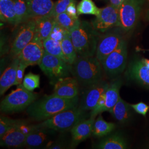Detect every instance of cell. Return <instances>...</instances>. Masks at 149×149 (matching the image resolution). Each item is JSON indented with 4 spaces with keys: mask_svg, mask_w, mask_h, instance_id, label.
<instances>
[{
    "mask_svg": "<svg viewBox=\"0 0 149 149\" xmlns=\"http://www.w3.org/2000/svg\"><path fill=\"white\" fill-rule=\"evenodd\" d=\"M79 106V96L66 98L52 94L37 100L27 108V113L36 121H44L60 112Z\"/></svg>",
    "mask_w": 149,
    "mask_h": 149,
    "instance_id": "cell-1",
    "label": "cell"
},
{
    "mask_svg": "<svg viewBox=\"0 0 149 149\" xmlns=\"http://www.w3.org/2000/svg\"><path fill=\"white\" fill-rule=\"evenodd\" d=\"M69 33L78 56H92L96 55L101 36L91 23L80 20Z\"/></svg>",
    "mask_w": 149,
    "mask_h": 149,
    "instance_id": "cell-2",
    "label": "cell"
},
{
    "mask_svg": "<svg viewBox=\"0 0 149 149\" xmlns=\"http://www.w3.org/2000/svg\"><path fill=\"white\" fill-rule=\"evenodd\" d=\"M102 68L96 56H77L71 65V72L80 86L86 87L102 80Z\"/></svg>",
    "mask_w": 149,
    "mask_h": 149,
    "instance_id": "cell-3",
    "label": "cell"
},
{
    "mask_svg": "<svg viewBox=\"0 0 149 149\" xmlns=\"http://www.w3.org/2000/svg\"><path fill=\"white\" fill-rule=\"evenodd\" d=\"M86 112L77 107L60 112L38 125L40 127L53 129L58 132L71 130L78 123L87 119L88 114Z\"/></svg>",
    "mask_w": 149,
    "mask_h": 149,
    "instance_id": "cell-4",
    "label": "cell"
},
{
    "mask_svg": "<svg viewBox=\"0 0 149 149\" xmlns=\"http://www.w3.org/2000/svg\"><path fill=\"white\" fill-rule=\"evenodd\" d=\"M37 93L27 90L21 84L1 101V112L4 113L21 112L37 100Z\"/></svg>",
    "mask_w": 149,
    "mask_h": 149,
    "instance_id": "cell-5",
    "label": "cell"
},
{
    "mask_svg": "<svg viewBox=\"0 0 149 149\" xmlns=\"http://www.w3.org/2000/svg\"><path fill=\"white\" fill-rule=\"evenodd\" d=\"M39 66L54 85L60 79L68 76L71 72L70 65L45 50Z\"/></svg>",
    "mask_w": 149,
    "mask_h": 149,
    "instance_id": "cell-6",
    "label": "cell"
},
{
    "mask_svg": "<svg viewBox=\"0 0 149 149\" xmlns=\"http://www.w3.org/2000/svg\"><path fill=\"white\" fill-rule=\"evenodd\" d=\"M127 45L123 40L118 48L101 62L103 69L109 77L122 74L125 69L127 61Z\"/></svg>",
    "mask_w": 149,
    "mask_h": 149,
    "instance_id": "cell-7",
    "label": "cell"
},
{
    "mask_svg": "<svg viewBox=\"0 0 149 149\" xmlns=\"http://www.w3.org/2000/svg\"><path fill=\"white\" fill-rule=\"evenodd\" d=\"M37 124L30 125L20 120L1 138V146L7 148H18L24 146L27 135L37 129Z\"/></svg>",
    "mask_w": 149,
    "mask_h": 149,
    "instance_id": "cell-8",
    "label": "cell"
},
{
    "mask_svg": "<svg viewBox=\"0 0 149 149\" xmlns=\"http://www.w3.org/2000/svg\"><path fill=\"white\" fill-rule=\"evenodd\" d=\"M145 0H124L119 8V26L124 31L133 29L138 19Z\"/></svg>",
    "mask_w": 149,
    "mask_h": 149,
    "instance_id": "cell-9",
    "label": "cell"
},
{
    "mask_svg": "<svg viewBox=\"0 0 149 149\" xmlns=\"http://www.w3.org/2000/svg\"><path fill=\"white\" fill-rule=\"evenodd\" d=\"M37 125V128L27 135L24 146L28 149H48L53 143L57 132Z\"/></svg>",
    "mask_w": 149,
    "mask_h": 149,
    "instance_id": "cell-10",
    "label": "cell"
},
{
    "mask_svg": "<svg viewBox=\"0 0 149 149\" xmlns=\"http://www.w3.org/2000/svg\"><path fill=\"white\" fill-rule=\"evenodd\" d=\"M119 8L112 4L100 8L99 15L91 22L95 29L98 32H105L113 27H119Z\"/></svg>",
    "mask_w": 149,
    "mask_h": 149,
    "instance_id": "cell-11",
    "label": "cell"
},
{
    "mask_svg": "<svg viewBox=\"0 0 149 149\" xmlns=\"http://www.w3.org/2000/svg\"><path fill=\"white\" fill-rule=\"evenodd\" d=\"M35 34V19H29L23 23L11 46V54L13 58L21 53L22 50L32 41Z\"/></svg>",
    "mask_w": 149,
    "mask_h": 149,
    "instance_id": "cell-12",
    "label": "cell"
},
{
    "mask_svg": "<svg viewBox=\"0 0 149 149\" xmlns=\"http://www.w3.org/2000/svg\"><path fill=\"white\" fill-rule=\"evenodd\" d=\"M109 85V83L102 80L85 87L79 107L85 111L93 110Z\"/></svg>",
    "mask_w": 149,
    "mask_h": 149,
    "instance_id": "cell-13",
    "label": "cell"
},
{
    "mask_svg": "<svg viewBox=\"0 0 149 149\" xmlns=\"http://www.w3.org/2000/svg\"><path fill=\"white\" fill-rule=\"evenodd\" d=\"M44 52L43 41L37 38L34 37L17 57L20 62L27 66L39 65L42 60Z\"/></svg>",
    "mask_w": 149,
    "mask_h": 149,
    "instance_id": "cell-14",
    "label": "cell"
},
{
    "mask_svg": "<svg viewBox=\"0 0 149 149\" xmlns=\"http://www.w3.org/2000/svg\"><path fill=\"white\" fill-rule=\"evenodd\" d=\"M123 40L122 35L118 31L107 33L100 37L96 50V58L101 62L118 48Z\"/></svg>",
    "mask_w": 149,
    "mask_h": 149,
    "instance_id": "cell-15",
    "label": "cell"
},
{
    "mask_svg": "<svg viewBox=\"0 0 149 149\" xmlns=\"http://www.w3.org/2000/svg\"><path fill=\"white\" fill-rule=\"evenodd\" d=\"M95 117L91 116L88 119H85L74 125L71 130V147L74 148L79 144L88 138L92 134L93 124Z\"/></svg>",
    "mask_w": 149,
    "mask_h": 149,
    "instance_id": "cell-16",
    "label": "cell"
},
{
    "mask_svg": "<svg viewBox=\"0 0 149 149\" xmlns=\"http://www.w3.org/2000/svg\"><path fill=\"white\" fill-rule=\"evenodd\" d=\"M79 84L74 77H65L54 85L53 94L66 98H72L79 95Z\"/></svg>",
    "mask_w": 149,
    "mask_h": 149,
    "instance_id": "cell-17",
    "label": "cell"
},
{
    "mask_svg": "<svg viewBox=\"0 0 149 149\" xmlns=\"http://www.w3.org/2000/svg\"><path fill=\"white\" fill-rule=\"evenodd\" d=\"M29 19L52 16L54 5L52 0H26Z\"/></svg>",
    "mask_w": 149,
    "mask_h": 149,
    "instance_id": "cell-18",
    "label": "cell"
},
{
    "mask_svg": "<svg viewBox=\"0 0 149 149\" xmlns=\"http://www.w3.org/2000/svg\"><path fill=\"white\" fill-rule=\"evenodd\" d=\"M122 86V81L116 79L109 84L104 93V102L103 106L99 110L98 114L102 112H109L116 105L120 97L119 91Z\"/></svg>",
    "mask_w": 149,
    "mask_h": 149,
    "instance_id": "cell-19",
    "label": "cell"
},
{
    "mask_svg": "<svg viewBox=\"0 0 149 149\" xmlns=\"http://www.w3.org/2000/svg\"><path fill=\"white\" fill-rule=\"evenodd\" d=\"M19 63L17 56L13 58L12 63L5 70L0 79V94L3 95L11 86L16 85L17 72Z\"/></svg>",
    "mask_w": 149,
    "mask_h": 149,
    "instance_id": "cell-20",
    "label": "cell"
},
{
    "mask_svg": "<svg viewBox=\"0 0 149 149\" xmlns=\"http://www.w3.org/2000/svg\"><path fill=\"white\" fill-rule=\"evenodd\" d=\"M128 73L130 79L149 88V68L141 60H135L130 64Z\"/></svg>",
    "mask_w": 149,
    "mask_h": 149,
    "instance_id": "cell-21",
    "label": "cell"
},
{
    "mask_svg": "<svg viewBox=\"0 0 149 149\" xmlns=\"http://www.w3.org/2000/svg\"><path fill=\"white\" fill-rule=\"evenodd\" d=\"M36 34L34 37L44 40L49 37L53 30L56 23L55 18L53 16H47L35 19Z\"/></svg>",
    "mask_w": 149,
    "mask_h": 149,
    "instance_id": "cell-22",
    "label": "cell"
},
{
    "mask_svg": "<svg viewBox=\"0 0 149 149\" xmlns=\"http://www.w3.org/2000/svg\"><path fill=\"white\" fill-rule=\"evenodd\" d=\"M132 107L127 102L124 101L120 97L117 103L109 111L112 116L119 122H127L131 116Z\"/></svg>",
    "mask_w": 149,
    "mask_h": 149,
    "instance_id": "cell-23",
    "label": "cell"
},
{
    "mask_svg": "<svg viewBox=\"0 0 149 149\" xmlns=\"http://www.w3.org/2000/svg\"><path fill=\"white\" fill-rule=\"evenodd\" d=\"M1 20L17 26L15 2L13 0H0Z\"/></svg>",
    "mask_w": 149,
    "mask_h": 149,
    "instance_id": "cell-24",
    "label": "cell"
},
{
    "mask_svg": "<svg viewBox=\"0 0 149 149\" xmlns=\"http://www.w3.org/2000/svg\"><path fill=\"white\" fill-rule=\"evenodd\" d=\"M100 149H125L127 148V143L125 139L120 134H115L103 139L96 146Z\"/></svg>",
    "mask_w": 149,
    "mask_h": 149,
    "instance_id": "cell-25",
    "label": "cell"
},
{
    "mask_svg": "<svg viewBox=\"0 0 149 149\" xmlns=\"http://www.w3.org/2000/svg\"><path fill=\"white\" fill-rule=\"evenodd\" d=\"M116 128L115 124L107 122L99 115L93 124L92 134L96 137L101 138L108 135L114 130Z\"/></svg>",
    "mask_w": 149,
    "mask_h": 149,
    "instance_id": "cell-26",
    "label": "cell"
},
{
    "mask_svg": "<svg viewBox=\"0 0 149 149\" xmlns=\"http://www.w3.org/2000/svg\"><path fill=\"white\" fill-rule=\"evenodd\" d=\"M61 44L64 56L68 64L71 65L77 58V54L70 37L69 32H67L61 41Z\"/></svg>",
    "mask_w": 149,
    "mask_h": 149,
    "instance_id": "cell-27",
    "label": "cell"
},
{
    "mask_svg": "<svg viewBox=\"0 0 149 149\" xmlns=\"http://www.w3.org/2000/svg\"><path fill=\"white\" fill-rule=\"evenodd\" d=\"M43 45L45 50L48 53L63 59L65 62L68 63L63 52L61 41L49 37L43 40Z\"/></svg>",
    "mask_w": 149,
    "mask_h": 149,
    "instance_id": "cell-28",
    "label": "cell"
},
{
    "mask_svg": "<svg viewBox=\"0 0 149 149\" xmlns=\"http://www.w3.org/2000/svg\"><path fill=\"white\" fill-rule=\"evenodd\" d=\"M78 15H91L97 16L100 12V8L96 6L92 0H81L77 6Z\"/></svg>",
    "mask_w": 149,
    "mask_h": 149,
    "instance_id": "cell-29",
    "label": "cell"
},
{
    "mask_svg": "<svg viewBox=\"0 0 149 149\" xmlns=\"http://www.w3.org/2000/svg\"><path fill=\"white\" fill-rule=\"evenodd\" d=\"M55 19L60 26L68 31L72 29L80 21L79 19H76L70 16L66 12L57 15L55 17Z\"/></svg>",
    "mask_w": 149,
    "mask_h": 149,
    "instance_id": "cell-30",
    "label": "cell"
},
{
    "mask_svg": "<svg viewBox=\"0 0 149 149\" xmlns=\"http://www.w3.org/2000/svg\"><path fill=\"white\" fill-rule=\"evenodd\" d=\"M17 17V26L29 19L26 0H15Z\"/></svg>",
    "mask_w": 149,
    "mask_h": 149,
    "instance_id": "cell-31",
    "label": "cell"
},
{
    "mask_svg": "<svg viewBox=\"0 0 149 149\" xmlns=\"http://www.w3.org/2000/svg\"><path fill=\"white\" fill-rule=\"evenodd\" d=\"M22 85L27 90L33 92L40 86V76L39 74L29 73L24 76Z\"/></svg>",
    "mask_w": 149,
    "mask_h": 149,
    "instance_id": "cell-32",
    "label": "cell"
},
{
    "mask_svg": "<svg viewBox=\"0 0 149 149\" xmlns=\"http://www.w3.org/2000/svg\"><path fill=\"white\" fill-rule=\"evenodd\" d=\"M19 121L20 120H13L9 118L1 116L0 118V138L2 137Z\"/></svg>",
    "mask_w": 149,
    "mask_h": 149,
    "instance_id": "cell-33",
    "label": "cell"
},
{
    "mask_svg": "<svg viewBox=\"0 0 149 149\" xmlns=\"http://www.w3.org/2000/svg\"><path fill=\"white\" fill-rule=\"evenodd\" d=\"M74 0H58L54 5L53 13L52 16L54 18L59 14L66 12L70 4Z\"/></svg>",
    "mask_w": 149,
    "mask_h": 149,
    "instance_id": "cell-34",
    "label": "cell"
},
{
    "mask_svg": "<svg viewBox=\"0 0 149 149\" xmlns=\"http://www.w3.org/2000/svg\"><path fill=\"white\" fill-rule=\"evenodd\" d=\"M68 32L69 31L63 28L60 26L59 24L56 22L54 27L53 30L50 37L53 38V39H55L56 40L61 41L65 34Z\"/></svg>",
    "mask_w": 149,
    "mask_h": 149,
    "instance_id": "cell-35",
    "label": "cell"
},
{
    "mask_svg": "<svg viewBox=\"0 0 149 149\" xmlns=\"http://www.w3.org/2000/svg\"><path fill=\"white\" fill-rule=\"evenodd\" d=\"M130 106L135 112L144 116H146L147 113L149 111V106L142 102H139L136 104H130Z\"/></svg>",
    "mask_w": 149,
    "mask_h": 149,
    "instance_id": "cell-36",
    "label": "cell"
},
{
    "mask_svg": "<svg viewBox=\"0 0 149 149\" xmlns=\"http://www.w3.org/2000/svg\"><path fill=\"white\" fill-rule=\"evenodd\" d=\"M27 65L22 63L19 61L18 65L17 72V79H16V85H19L22 84L23 80L24 79V74L25 70L27 68Z\"/></svg>",
    "mask_w": 149,
    "mask_h": 149,
    "instance_id": "cell-37",
    "label": "cell"
},
{
    "mask_svg": "<svg viewBox=\"0 0 149 149\" xmlns=\"http://www.w3.org/2000/svg\"><path fill=\"white\" fill-rule=\"evenodd\" d=\"M66 12L70 16H71L72 17L79 19L78 18V13H77V7L76 6V3L75 1H74L71 2L69 6L68 7Z\"/></svg>",
    "mask_w": 149,
    "mask_h": 149,
    "instance_id": "cell-38",
    "label": "cell"
},
{
    "mask_svg": "<svg viewBox=\"0 0 149 149\" xmlns=\"http://www.w3.org/2000/svg\"><path fill=\"white\" fill-rule=\"evenodd\" d=\"M65 145L62 142H54L53 144L48 147V149H65Z\"/></svg>",
    "mask_w": 149,
    "mask_h": 149,
    "instance_id": "cell-39",
    "label": "cell"
},
{
    "mask_svg": "<svg viewBox=\"0 0 149 149\" xmlns=\"http://www.w3.org/2000/svg\"><path fill=\"white\" fill-rule=\"evenodd\" d=\"M124 1V0H109L111 4H112V5L115 6L118 8H119Z\"/></svg>",
    "mask_w": 149,
    "mask_h": 149,
    "instance_id": "cell-40",
    "label": "cell"
},
{
    "mask_svg": "<svg viewBox=\"0 0 149 149\" xmlns=\"http://www.w3.org/2000/svg\"><path fill=\"white\" fill-rule=\"evenodd\" d=\"M142 62L144 63L146 66L149 68V60L148 59H143L141 60Z\"/></svg>",
    "mask_w": 149,
    "mask_h": 149,
    "instance_id": "cell-41",
    "label": "cell"
},
{
    "mask_svg": "<svg viewBox=\"0 0 149 149\" xmlns=\"http://www.w3.org/2000/svg\"><path fill=\"white\" fill-rule=\"evenodd\" d=\"M147 18L149 20V11L148 12V13H147Z\"/></svg>",
    "mask_w": 149,
    "mask_h": 149,
    "instance_id": "cell-42",
    "label": "cell"
},
{
    "mask_svg": "<svg viewBox=\"0 0 149 149\" xmlns=\"http://www.w3.org/2000/svg\"><path fill=\"white\" fill-rule=\"evenodd\" d=\"M148 50V51H149V50Z\"/></svg>",
    "mask_w": 149,
    "mask_h": 149,
    "instance_id": "cell-43",
    "label": "cell"
}]
</instances>
